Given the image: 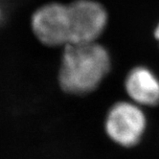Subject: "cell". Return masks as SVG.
I'll return each instance as SVG.
<instances>
[{"label":"cell","mask_w":159,"mask_h":159,"mask_svg":"<svg viewBox=\"0 0 159 159\" xmlns=\"http://www.w3.org/2000/svg\"><path fill=\"white\" fill-rule=\"evenodd\" d=\"M110 69L107 50L96 42L65 45L59 80L65 92L83 95L93 91Z\"/></svg>","instance_id":"1"},{"label":"cell","mask_w":159,"mask_h":159,"mask_svg":"<svg viewBox=\"0 0 159 159\" xmlns=\"http://www.w3.org/2000/svg\"><path fill=\"white\" fill-rule=\"evenodd\" d=\"M0 18H1V7H0Z\"/></svg>","instance_id":"7"},{"label":"cell","mask_w":159,"mask_h":159,"mask_svg":"<svg viewBox=\"0 0 159 159\" xmlns=\"http://www.w3.org/2000/svg\"><path fill=\"white\" fill-rule=\"evenodd\" d=\"M31 26L37 39L43 44L67 45L70 41L68 5L59 2L42 5L33 14Z\"/></svg>","instance_id":"3"},{"label":"cell","mask_w":159,"mask_h":159,"mask_svg":"<svg viewBox=\"0 0 159 159\" xmlns=\"http://www.w3.org/2000/svg\"><path fill=\"white\" fill-rule=\"evenodd\" d=\"M125 86L135 103L150 107L159 104V79L147 67L133 68L126 79Z\"/></svg>","instance_id":"5"},{"label":"cell","mask_w":159,"mask_h":159,"mask_svg":"<svg viewBox=\"0 0 159 159\" xmlns=\"http://www.w3.org/2000/svg\"><path fill=\"white\" fill-rule=\"evenodd\" d=\"M154 37L159 41V23H158V25L156 26V28L154 30Z\"/></svg>","instance_id":"6"},{"label":"cell","mask_w":159,"mask_h":159,"mask_svg":"<svg viewBox=\"0 0 159 159\" xmlns=\"http://www.w3.org/2000/svg\"><path fill=\"white\" fill-rule=\"evenodd\" d=\"M68 5L70 43L96 42L107 24L105 7L95 0H75Z\"/></svg>","instance_id":"2"},{"label":"cell","mask_w":159,"mask_h":159,"mask_svg":"<svg viewBox=\"0 0 159 159\" xmlns=\"http://www.w3.org/2000/svg\"><path fill=\"white\" fill-rule=\"evenodd\" d=\"M146 129V117L143 111L128 102H120L113 106L106 120V131L115 143L131 147L141 139Z\"/></svg>","instance_id":"4"}]
</instances>
